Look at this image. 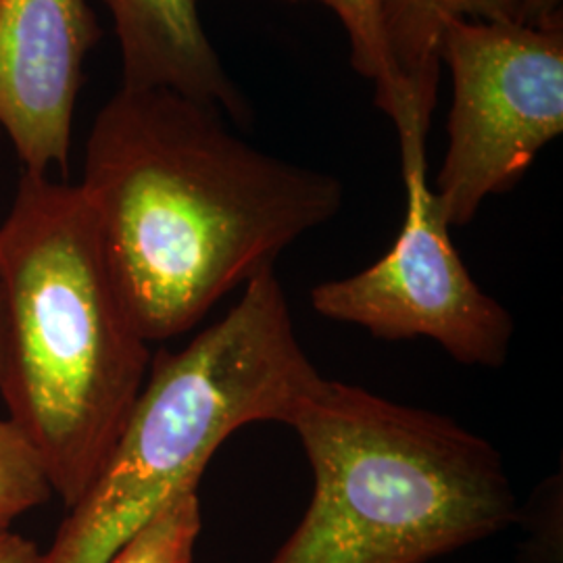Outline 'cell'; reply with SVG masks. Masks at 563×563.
Returning a JSON list of instances; mask_svg holds the SVG:
<instances>
[{"mask_svg":"<svg viewBox=\"0 0 563 563\" xmlns=\"http://www.w3.org/2000/svg\"><path fill=\"white\" fill-rule=\"evenodd\" d=\"M286 426L313 497L269 563H428L520 518L501 453L441 413L322 378Z\"/></svg>","mask_w":563,"mask_h":563,"instance_id":"3","label":"cell"},{"mask_svg":"<svg viewBox=\"0 0 563 563\" xmlns=\"http://www.w3.org/2000/svg\"><path fill=\"white\" fill-rule=\"evenodd\" d=\"M309 2V0H282ZM328 7L339 20L351 44V65L365 80L376 86V104L390 121L399 120L402 101L399 84L388 59L384 42L383 18L378 0H313Z\"/></svg>","mask_w":563,"mask_h":563,"instance_id":"10","label":"cell"},{"mask_svg":"<svg viewBox=\"0 0 563 563\" xmlns=\"http://www.w3.org/2000/svg\"><path fill=\"white\" fill-rule=\"evenodd\" d=\"M516 25L563 34V0H516Z\"/></svg>","mask_w":563,"mask_h":563,"instance_id":"13","label":"cell"},{"mask_svg":"<svg viewBox=\"0 0 563 563\" xmlns=\"http://www.w3.org/2000/svg\"><path fill=\"white\" fill-rule=\"evenodd\" d=\"M4 360H7V307H4L2 286H0V383L4 374Z\"/></svg>","mask_w":563,"mask_h":563,"instance_id":"15","label":"cell"},{"mask_svg":"<svg viewBox=\"0 0 563 563\" xmlns=\"http://www.w3.org/2000/svg\"><path fill=\"white\" fill-rule=\"evenodd\" d=\"M80 188L146 342L190 332L344 202L336 176L241 141L218 107L125 86L90 128Z\"/></svg>","mask_w":563,"mask_h":563,"instance_id":"1","label":"cell"},{"mask_svg":"<svg viewBox=\"0 0 563 563\" xmlns=\"http://www.w3.org/2000/svg\"><path fill=\"white\" fill-rule=\"evenodd\" d=\"M397 134L407 201L401 232L369 267L318 284L311 307L332 322L360 325L374 339H428L455 362L499 369L509 357L514 318L472 278L449 236L451 225L428 184V130L402 123Z\"/></svg>","mask_w":563,"mask_h":563,"instance_id":"6","label":"cell"},{"mask_svg":"<svg viewBox=\"0 0 563 563\" xmlns=\"http://www.w3.org/2000/svg\"><path fill=\"white\" fill-rule=\"evenodd\" d=\"M101 38L86 0H0V139L23 172H65L84 63Z\"/></svg>","mask_w":563,"mask_h":563,"instance_id":"7","label":"cell"},{"mask_svg":"<svg viewBox=\"0 0 563 563\" xmlns=\"http://www.w3.org/2000/svg\"><path fill=\"white\" fill-rule=\"evenodd\" d=\"M51 497L41 457L13 423L0 418V532Z\"/></svg>","mask_w":563,"mask_h":563,"instance_id":"12","label":"cell"},{"mask_svg":"<svg viewBox=\"0 0 563 563\" xmlns=\"http://www.w3.org/2000/svg\"><path fill=\"white\" fill-rule=\"evenodd\" d=\"M323 376L307 357L274 269L178 353L153 357L141 397L97 478L67 509L41 563H107L165 505L201 484L249 423H288Z\"/></svg>","mask_w":563,"mask_h":563,"instance_id":"4","label":"cell"},{"mask_svg":"<svg viewBox=\"0 0 563 563\" xmlns=\"http://www.w3.org/2000/svg\"><path fill=\"white\" fill-rule=\"evenodd\" d=\"M453 101L437 180L444 220L467 225L511 190L563 132V34L516 23L451 21L441 41Z\"/></svg>","mask_w":563,"mask_h":563,"instance_id":"5","label":"cell"},{"mask_svg":"<svg viewBox=\"0 0 563 563\" xmlns=\"http://www.w3.org/2000/svg\"><path fill=\"white\" fill-rule=\"evenodd\" d=\"M384 42L401 90L395 125L416 121L430 130L441 80V41L451 21L516 23V0H378Z\"/></svg>","mask_w":563,"mask_h":563,"instance_id":"9","label":"cell"},{"mask_svg":"<svg viewBox=\"0 0 563 563\" xmlns=\"http://www.w3.org/2000/svg\"><path fill=\"white\" fill-rule=\"evenodd\" d=\"M201 528L199 488L186 490L121 544L107 563H192Z\"/></svg>","mask_w":563,"mask_h":563,"instance_id":"11","label":"cell"},{"mask_svg":"<svg viewBox=\"0 0 563 563\" xmlns=\"http://www.w3.org/2000/svg\"><path fill=\"white\" fill-rule=\"evenodd\" d=\"M7 420L69 509L118 443L151 369L80 184L21 174L0 223Z\"/></svg>","mask_w":563,"mask_h":563,"instance_id":"2","label":"cell"},{"mask_svg":"<svg viewBox=\"0 0 563 563\" xmlns=\"http://www.w3.org/2000/svg\"><path fill=\"white\" fill-rule=\"evenodd\" d=\"M38 544L13 530L0 532V563H41Z\"/></svg>","mask_w":563,"mask_h":563,"instance_id":"14","label":"cell"},{"mask_svg":"<svg viewBox=\"0 0 563 563\" xmlns=\"http://www.w3.org/2000/svg\"><path fill=\"white\" fill-rule=\"evenodd\" d=\"M120 42L121 86L172 90L249 123L251 104L209 41L197 0H102Z\"/></svg>","mask_w":563,"mask_h":563,"instance_id":"8","label":"cell"}]
</instances>
